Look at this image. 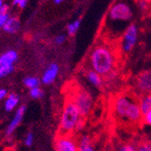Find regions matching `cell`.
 <instances>
[{
    "mask_svg": "<svg viewBox=\"0 0 151 151\" xmlns=\"http://www.w3.org/2000/svg\"><path fill=\"white\" fill-rule=\"evenodd\" d=\"M25 112H26V106L25 105H22L20 106L19 108H17L16 111H15V113L14 117L12 118L9 125L7 126V130H6V135L7 136H10L14 133V131L16 129V128L20 125V123L22 122L23 121V118H24V115H25Z\"/></svg>",
    "mask_w": 151,
    "mask_h": 151,
    "instance_id": "9",
    "label": "cell"
},
{
    "mask_svg": "<svg viewBox=\"0 0 151 151\" xmlns=\"http://www.w3.org/2000/svg\"><path fill=\"white\" fill-rule=\"evenodd\" d=\"M55 151H78V142L72 135H58L54 143Z\"/></svg>",
    "mask_w": 151,
    "mask_h": 151,
    "instance_id": "7",
    "label": "cell"
},
{
    "mask_svg": "<svg viewBox=\"0 0 151 151\" xmlns=\"http://www.w3.org/2000/svg\"><path fill=\"white\" fill-rule=\"evenodd\" d=\"M81 23H82L81 19H77V20H75V21L71 22V24H69L67 25V32H68V34L69 35H73V34L76 33V32L80 28Z\"/></svg>",
    "mask_w": 151,
    "mask_h": 151,
    "instance_id": "19",
    "label": "cell"
},
{
    "mask_svg": "<svg viewBox=\"0 0 151 151\" xmlns=\"http://www.w3.org/2000/svg\"><path fill=\"white\" fill-rule=\"evenodd\" d=\"M64 1H65V0H53V2L55 4H61V3H63Z\"/></svg>",
    "mask_w": 151,
    "mask_h": 151,
    "instance_id": "29",
    "label": "cell"
},
{
    "mask_svg": "<svg viewBox=\"0 0 151 151\" xmlns=\"http://www.w3.org/2000/svg\"><path fill=\"white\" fill-rule=\"evenodd\" d=\"M113 40L102 39L100 43L94 45L89 54V65L90 69L100 74L101 77H109L116 73L119 61V44L111 42Z\"/></svg>",
    "mask_w": 151,
    "mask_h": 151,
    "instance_id": "1",
    "label": "cell"
},
{
    "mask_svg": "<svg viewBox=\"0 0 151 151\" xmlns=\"http://www.w3.org/2000/svg\"><path fill=\"white\" fill-rule=\"evenodd\" d=\"M141 122L146 124V125H149L151 126V108L142 115V119H141Z\"/></svg>",
    "mask_w": 151,
    "mask_h": 151,
    "instance_id": "22",
    "label": "cell"
},
{
    "mask_svg": "<svg viewBox=\"0 0 151 151\" xmlns=\"http://www.w3.org/2000/svg\"><path fill=\"white\" fill-rule=\"evenodd\" d=\"M14 70V65H6L0 66V78H5L9 74H11Z\"/></svg>",
    "mask_w": 151,
    "mask_h": 151,
    "instance_id": "20",
    "label": "cell"
},
{
    "mask_svg": "<svg viewBox=\"0 0 151 151\" xmlns=\"http://www.w3.org/2000/svg\"><path fill=\"white\" fill-rule=\"evenodd\" d=\"M43 94H44V93H43L42 89L39 86L30 89V96L34 99H39V98H41L43 96Z\"/></svg>",
    "mask_w": 151,
    "mask_h": 151,
    "instance_id": "21",
    "label": "cell"
},
{
    "mask_svg": "<svg viewBox=\"0 0 151 151\" xmlns=\"http://www.w3.org/2000/svg\"><path fill=\"white\" fill-rule=\"evenodd\" d=\"M19 104V97L15 93H10L7 96L5 101V109L7 111H11L15 110Z\"/></svg>",
    "mask_w": 151,
    "mask_h": 151,
    "instance_id": "14",
    "label": "cell"
},
{
    "mask_svg": "<svg viewBox=\"0 0 151 151\" xmlns=\"http://www.w3.org/2000/svg\"><path fill=\"white\" fill-rule=\"evenodd\" d=\"M59 74V66L55 63H52L48 66V68L44 70L43 76H42V82L44 85H50L52 84L56 77Z\"/></svg>",
    "mask_w": 151,
    "mask_h": 151,
    "instance_id": "10",
    "label": "cell"
},
{
    "mask_svg": "<svg viewBox=\"0 0 151 151\" xmlns=\"http://www.w3.org/2000/svg\"><path fill=\"white\" fill-rule=\"evenodd\" d=\"M18 59V54L15 50H7L0 55V66L14 65Z\"/></svg>",
    "mask_w": 151,
    "mask_h": 151,
    "instance_id": "11",
    "label": "cell"
},
{
    "mask_svg": "<svg viewBox=\"0 0 151 151\" xmlns=\"http://www.w3.org/2000/svg\"><path fill=\"white\" fill-rule=\"evenodd\" d=\"M4 151H16V150L14 149V148H7V149H5Z\"/></svg>",
    "mask_w": 151,
    "mask_h": 151,
    "instance_id": "31",
    "label": "cell"
},
{
    "mask_svg": "<svg viewBox=\"0 0 151 151\" xmlns=\"http://www.w3.org/2000/svg\"><path fill=\"white\" fill-rule=\"evenodd\" d=\"M13 4L14 6H17L19 8H24L27 4V0H14Z\"/></svg>",
    "mask_w": 151,
    "mask_h": 151,
    "instance_id": "26",
    "label": "cell"
},
{
    "mask_svg": "<svg viewBox=\"0 0 151 151\" xmlns=\"http://www.w3.org/2000/svg\"><path fill=\"white\" fill-rule=\"evenodd\" d=\"M135 151H151V143L142 142L136 147Z\"/></svg>",
    "mask_w": 151,
    "mask_h": 151,
    "instance_id": "23",
    "label": "cell"
},
{
    "mask_svg": "<svg viewBox=\"0 0 151 151\" xmlns=\"http://www.w3.org/2000/svg\"><path fill=\"white\" fill-rule=\"evenodd\" d=\"M112 109L117 119L129 124H137L141 122L142 111L137 100L132 94L121 93L113 101Z\"/></svg>",
    "mask_w": 151,
    "mask_h": 151,
    "instance_id": "2",
    "label": "cell"
},
{
    "mask_svg": "<svg viewBox=\"0 0 151 151\" xmlns=\"http://www.w3.org/2000/svg\"><path fill=\"white\" fill-rule=\"evenodd\" d=\"M71 99L77 106L82 117L85 119L93 108V99L91 96L84 89H78L72 93Z\"/></svg>",
    "mask_w": 151,
    "mask_h": 151,
    "instance_id": "5",
    "label": "cell"
},
{
    "mask_svg": "<svg viewBox=\"0 0 151 151\" xmlns=\"http://www.w3.org/2000/svg\"><path fill=\"white\" fill-rule=\"evenodd\" d=\"M4 5H5V4H4V2H3V0H0V9H1V8L3 7Z\"/></svg>",
    "mask_w": 151,
    "mask_h": 151,
    "instance_id": "30",
    "label": "cell"
},
{
    "mask_svg": "<svg viewBox=\"0 0 151 151\" xmlns=\"http://www.w3.org/2000/svg\"><path fill=\"white\" fill-rule=\"evenodd\" d=\"M24 85L29 89H32V88L39 86L40 80L38 78H35V77H26L24 79Z\"/></svg>",
    "mask_w": 151,
    "mask_h": 151,
    "instance_id": "17",
    "label": "cell"
},
{
    "mask_svg": "<svg viewBox=\"0 0 151 151\" xmlns=\"http://www.w3.org/2000/svg\"><path fill=\"white\" fill-rule=\"evenodd\" d=\"M136 150V147L131 145V144H127V145H124L122 147H120L117 151H135Z\"/></svg>",
    "mask_w": 151,
    "mask_h": 151,
    "instance_id": "25",
    "label": "cell"
},
{
    "mask_svg": "<svg viewBox=\"0 0 151 151\" xmlns=\"http://www.w3.org/2000/svg\"><path fill=\"white\" fill-rule=\"evenodd\" d=\"M34 143V135L32 132H28L26 136V139H25V144L27 146V147H31Z\"/></svg>",
    "mask_w": 151,
    "mask_h": 151,
    "instance_id": "24",
    "label": "cell"
},
{
    "mask_svg": "<svg viewBox=\"0 0 151 151\" xmlns=\"http://www.w3.org/2000/svg\"><path fill=\"white\" fill-rule=\"evenodd\" d=\"M78 151H94V147L91 144V140L88 136H82L78 142Z\"/></svg>",
    "mask_w": 151,
    "mask_h": 151,
    "instance_id": "16",
    "label": "cell"
},
{
    "mask_svg": "<svg viewBox=\"0 0 151 151\" xmlns=\"http://www.w3.org/2000/svg\"><path fill=\"white\" fill-rule=\"evenodd\" d=\"M82 119L77 106L71 98H67L61 112L58 135H72Z\"/></svg>",
    "mask_w": 151,
    "mask_h": 151,
    "instance_id": "4",
    "label": "cell"
},
{
    "mask_svg": "<svg viewBox=\"0 0 151 151\" xmlns=\"http://www.w3.org/2000/svg\"><path fill=\"white\" fill-rule=\"evenodd\" d=\"M139 105L142 111V114L146 113L151 108V93L143 94L139 100Z\"/></svg>",
    "mask_w": 151,
    "mask_h": 151,
    "instance_id": "15",
    "label": "cell"
},
{
    "mask_svg": "<svg viewBox=\"0 0 151 151\" xmlns=\"http://www.w3.org/2000/svg\"><path fill=\"white\" fill-rule=\"evenodd\" d=\"M20 26H21V24H20L19 19L17 17L10 16L8 18V20L7 21V23L5 24V25L3 26V30L8 33H15L20 29Z\"/></svg>",
    "mask_w": 151,
    "mask_h": 151,
    "instance_id": "13",
    "label": "cell"
},
{
    "mask_svg": "<svg viewBox=\"0 0 151 151\" xmlns=\"http://www.w3.org/2000/svg\"><path fill=\"white\" fill-rule=\"evenodd\" d=\"M143 1H145V2H147V4H149V5L151 6V0H143Z\"/></svg>",
    "mask_w": 151,
    "mask_h": 151,
    "instance_id": "32",
    "label": "cell"
},
{
    "mask_svg": "<svg viewBox=\"0 0 151 151\" xmlns=\"http://www.w3.org/2000/svg\"><path fill=\"white\" fill-rule=\"evenodd\" d=\"M7 96V91L6 89H3V88L0 89V101L3 100V99H6Z\"/></svg>",
    "mask_w": 151,
    "mask_h": 151,
    "instance_id": "28",
    "label": "cell"
},
{
    "mask_svg": "<svg viewBox=\"0 0 151 151\" xmlns=\"http://www.w3.org/2000/svg\"><path fill=\"white\" fill-rule=\"evenodd\" d=\"M135 87L141 96L151 93V70H145L138 75Z\"/></svg>",
    "mask_w": 151,
    "mask_h": 151,
    "instance_id": "8",
    "label": "cell"
},
{
    "mask_svg": "<svg viewBox=\"0 0 151 151\" xmlns=\"http://www.w3.org/2000/svg\"><path fill=\"white\" fill-rule=\"evenodd\" d=\"M138 39V27L136 24H129L123 32L120 46L122 52H129L135 46Z\"/></svg>",
    "mask_w": 151,
    "mask_h": 151,
    "instance_id": "6",
    "label": "cell"
},
{
    "mask_svg": "<svg viewBox=\"0 0 151 151\" xmlns=\"http://www.w3.org/2000/svg\"><path fill=\"white\" fill-rule=\"evenodd\" d=\"M85 77L87 78V80L95 87H101L102 86V84H103V79H102V77L98 74L97 72H95L92 69H88L85 73Z\"/></svg>",
    "mask_w": 151,
    "mask_h": 151,
    "instance_id": "12",
    "label": "cell"
},
{
    "mask_svg": "<svg viewBox=\"0 0 151 151\" xmlns=\"http://www.w3.org/2000/svg\"><path fill=\"white\" fill-rule=\"evenodd\" d=\"M132 17H133V10L130 6V3L127 0H116L109 7L107 18L109 29L107 33V37L109 34H113L115 37V30H118V26H120L121 30L123 29V24L128 23ZM125 31V30H124Z\"/></svg>",
    "mask_w": 151,
    "mask_h": 151,
    "instance_id": "3",
    "label": "cell"
},
{
    "mask_svg": "<svg viewBox=\"0 0 151 151\" xmlns=\"http://www.w3.org/2000/svg\"><path fill=\"white\" fill-rule=\"evenodd\" d=\"M9 17L10 16L8 13V6L4 5L3 7L0 9V28H3Z\"/></svg>",
    "mask_w": 151,
    "mask_h": 151,
    "instance_id": "18",
    "label": "cell"
},
{
    "mask_svg": "<svg viewBox=\"0 0 151 151\" xmlns=\"http://www.w3.org/2000/svg\"><path fill=\"white\" fill-rule=\"evenodd\" d=\"M65 40H66L65 35L60 34V35H58V36H56V37H55L54 42H55L56 44H63V43L65 42Z\"/></svg>",
    "mask_w": 151,
    "mask_h": 151,
    "instance_id": "27",
    "label": "cell"
}]
</instances>
